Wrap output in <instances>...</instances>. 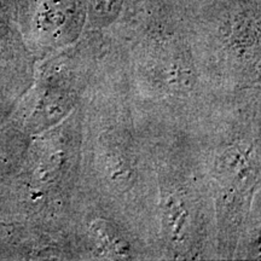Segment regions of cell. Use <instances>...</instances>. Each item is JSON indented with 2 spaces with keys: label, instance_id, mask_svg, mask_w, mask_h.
Listing matches in <instances>:
<instances>
[{
  "label": "cell",
  "instance_id": "6da1fadb",
  "mask_svg": "<svg viewBox=\"0 0 261 261\" xmlns=\"http://www.w3.org/2000/svg\"><path fill=\"white\" fill-rule=\"evenodd\" d=\"M92 231L96 241L103 248L110 250L114 254H117V255H125L127 253L126 243L109 225L103 223V221H99V223L93 224Z\"/></svg>",
  "mask_w": 261,
  "mask_h": 261
},
{
  "label": "cell",
  "instance_id": "7a4b0ae2",
  "mask_svg": "<svg viewBox=\"0 0 261 261\" xmlns=\"http://www.w3.org/2000/svg\"><path fill=\"white\" fill-rule=\"evenodd\" d=\"M166 218L169 233L172 237L179 238L184 232L188 224V213L180 201L171 197L166 208Z\"/></svg>",
  "mask_w": 261,
  "mask_h": 261
}]
</instances>
